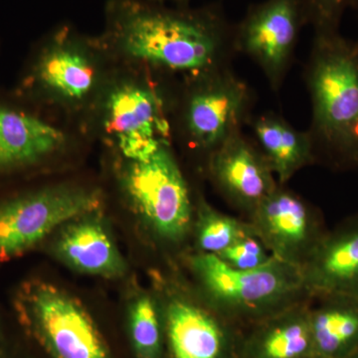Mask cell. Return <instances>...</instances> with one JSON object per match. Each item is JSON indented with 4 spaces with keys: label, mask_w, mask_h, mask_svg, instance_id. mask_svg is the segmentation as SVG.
I'll use <instances>...</instances> for the list:
<instances>
[{
    "label": "cell",
    "mask_w": 358,
    "mask_h": 358,
    "mask_svg": "<svg viewBox=\"0 0 358 358\" xmlns=\"http://www.w3.org/2000/svg\"><path fill=\"white\" fill-rule=\"evenodd\" d=\"M226 265L237 270H253L268 263L273 256L257 236L240 240L217 255Z\"/></svg>",
    "instance_id": "603a6c76"
},
{
    "label": "cell",
    "mask_w": 358,
    "mask_h": 358,
    "mask_svg": "<svg viewBox=\"0 0 358 358\" xmlns=\"http://www.w3.org/2000/svg\"><path fill=\"white\" fill-rule=\"evenodd\" d=\"M197 294L219 317L252 326L271 315L310 300L300 267L273 257L253 270H237L217 256L192 254L188 259Z\"/></svg>",
    "instance_id": "5b68a950"
},
{
    "label": "cell",
    "mask_w": 358,
    "mask_h": 358,
    "mask_svg": "<svg viewBox=\"0 0 358 358\" xmlns=\"http://www.w3.org/2000/svg\"><path fill=\"white\" fill-rule=\"evenodd\" d=\"M176 80L115 65L83 124L115 157L148 154L173 143L171 103Z\"/></svg>",
    "instance_id": "277c9868"
},
{
    "label": "cell",
    "mask_w": 358,
    "mask_h": 358,
    "mask_svg": "<svg viewBox=\"0 0 358 358\" xmlns=\"http://www.w3.org/2000/svg\"><path fill=\"white\" fill-rule=\"evenodd\" d=\"M306 26L313 33L339 31L350 0H300Z\"/></svg>",
    "instance_id": "7402d4cb"
},
{
    "label": "cell",
    "mask_w": 358,
    "mask_h": 358,
    "mask_svg": "<svg viewBox=\"0 0 358 358\" xmlns=\"http://www.w3.org/2000/svg\"><path fill=\"white\" fill-rule=\"evenodd\" d=\"M162 305L169 358H240L234 326L199 296L171 292Z\"/></svg>",
    "instance_id": "7c38bea8"
},
{
    "label": "cell",
    "mask_w": 358,
    "mask_h": 358,
    "mask_svg": "<svg viewBox=\"0 0 358 358\" xmlns=\"http://www.w3.org/2000/svg\"><path fill=\"white\" fill-rule=\"evenodd\" d=\"M303 69L312 117L307 129L317 164L358 171V40L313 33Z\"/></svg>",
    "instance_id": "7a4b0ae2"
},
{
    "label": "cell",
    "mask_w": 358,
    "mask_h": 358,
    "mask_svg": "<svg viewBox=\"0 0 358 358\" xmlns=\"http://www.w3.org/2000/svg\"><path fill=\"white\" fill-rule=\"evenodd\" d=\"M234 32L218 2L190 7L108 0L98 37L115 65L180 80L232 68Z\"/></svg>",
    "instance_id": "6da1fadb"
},
{
    "label": "cell",
    "mask_w": 358,
    "mask_h": 358,
    "mask_svg": "<svg viewBox=\"0 0 358 358\" xmlns=\"http://www.w3.org/2000/svg\"><path fill=\"white\" fill-rule=\"evenodd\" d=\"M313 358H345L358 352V300L322 296L310 301Z\"/></svg>",
    "instance_id": "d6986e66"
},
{
    "label": "cell",
    "mask_w": 358,
    "mask_h": 358,
    "mask_svg": "<svg viewBox=\"0 0 358 358\" xmlns=\"http://www.w3.org/2000/svg\"><path fill=\"white\" fill-rule=\"evenodd\" d=\"M159 3L169 4V6H188L189 0H152Z\"/></svg>",
    "instance_id": "cb8c5ba5"
},
{
    "label": "cell",
    "mask_w": 358,
    "mask_h": 358,
    "mask_svg": "<svg viewBox=\"0 0 358 358\" xmlns=\"http://www.w3.org/2000/svg\"><path fill=\"white\" fill-rule=\"evenodd\" d=\"M271 255L303 267L327 232L317 207L279 185L248 216Z\"/></svg>",
    "instance_id": "8fae6325"
},
{
    "label": "cell",
    "mask_w": 358,
    "mask_h": 358,
    "mask_svg": "<svg viewBox=\"0 0 358 358\" xmlns=\"http://www.w3.org/2000/svg\"><path fill=\"white\" fill-rule=\"evenodd\" d=\"M115 67L98 36L60 25L33 49L14 96L34 109L57 110L83 122Z\"/></svg>",
    "instance_id": "3957f363"
},
{
    "label": "cell",
    "mask_w": 358,
    "mask_h": 358,
    "mask_svg": "<svg viewBox=\"0 0 358 358\" xmlns=\"http://www.w3.org/2000/svg\"><path fill=\"white\" fill-rule=\"evenodd\" d=\"M103 194L78 185L45 186L0 201V262L24 255L58 228L101 210Z\"/></svg>",
    "instance_id": "9c48e42d"
},
{
    "label": "cell",
    "mask_w": 358,
    "mask_h": 358,
    "mask_svg": "<svg viewBox=\"0 0 358 358\" xmlns=\"http://www.w3.org/2000/svg\"><path fill=\"white\" fill-rule=\"evenodd\" d=\"M205 169L221 196L247 216L279 185L262 152L243 131L209 155Z\"/></svg>",
    "instance_id": "5bb4252c"
},
{
    "label": "cell",
    "mask_w": 358,
    "mask_h": 358,
    "mask_svg": "<svg viewBox=\"0 0 358 358\" xmlns=\"http://www.w3.org/2000/svg\"><path fill=\"white\" fill-rule=\"evenodd\" d=\"M350 7L355 9V10L358 13V0H350Z\"/></svg>",
    "instance_id": "d4e9b609"
},
{
    "label": "cell",
    "mask_w": 358,
    "mask_h": 358,
    "mask_svg": "<svg viewBox=\"0 0 358 358\" xmlns=\"http://www.w3.org/2000/svg\"><path fill=\"white\" fill-rule=\"evenodd\" d=\"M254 90L232 68L176 80L171 131L186 150L203 157L243 131L253 117Z\"/></svg>",
    "instance_id": "8992f818"
},
{
    "label": "cell",
    "mask_w": 358,
    "mask_h": 358,
    "mask_svg": "<svg viewBox=\"0 0 358 358\" xmlns=\"http://www.w3.org/2000/svg\"><path fill=\"white\" fill-rule=\"evenodd\" d=\"M129 327L138 358L162 357L166 343L164 310L154 296L143 293L136 296L129 306Z\"/></svg>",
    "instance_id": "44dd1931"
},
{
    "label": "cell",
    "mask_w": 358,
    "mask_h": 358,
    "mask_svg": "<svg viewBox=\"0 0 358 358\" xmlns=\"http://www.w3.org/2000/svg\"><path fill=\"white\" fill-rule=\"evenodd\" d=\"M305 26L300 0H262L250 6L235 23V50L258 66L278 93L293 65Z\"/></svg>",
    "instance_id": "30bf717a"
},
{
    "label": "cell",
    "mask_w": 358,
    "mask_h": 358,
    "mask_svg": "<svg viewBox=\"0 0 358 358\" xmlns=\"http://www.w3.org/2000/svg\"><path fill=\"white\" fill-rule=\"evenodd\" d=\"M0 358H6V357H2V355H0Z\"/></svg>",
    "instance_id": "4316f807"
},
{
    "label": "cell",
    "mask_w": 358,
    "mask_h": 358,
    "mask_svg": "<svg viewBox=\"0 0 358 358\" xmlns=\"http://www.w3.org/2000/svg\"><path fill=\"white\" fill-rule=\"evenodd\" d=\"M70 134L14 96L0 98V174L38 166L70 147Z\"/></svg>",
    "instance_id": "4fadbf2b"
},
{
    "label": "cell",
    "mask_w": 358,
    "mask_h": 358,
    "mask_svg": "<svg viewBox=\"0 0 358 358\" xmlns=\"http://www.w3.org/2000/svg\"><path fill=\"white\" fill-rule=\"evenodd\" d=\"M122 196L157 239L182 244L192 234L195 204L173 143L136 157H115Z\"/></svg>",
    "instance_id": "52a82bcc"
},
{
    "label": "cell",
    "mask_w": 358,
    "mask_h": 358,
    "mask_svg": "<svg viewBox=\"0 0 358 358\" xmlns=\"http://www.w3.org/2000/svg\"><path fill=\"white\" fill-rule=\"evenodd\" d=\"M192 235L196 253L217 256L240 240L256 236V233L248 220L223 213L200 197L195 204Z\"/></svg>",
    "instance_id": "ffe728a7"
},
{
    "label": "cell",
    "mask_w": 358,
    "mask_h": 358,
    "mask_svg": "<svg viewBox=\"0 0 358 358\" xmlns=\"http://www.w3.org/2000/svg\"><path fill=\"white\" fill-rule=\"evenodd\" d=\"M100 211L65 224L54 243V253L73 270L98 277H122L127 266L103 224Z\"/></svg>",
    "instance_id": "2e32d148"
},
{
    "label": "cell",
    "mask_w": 358,
    "mask_h": 358,
    "mask_svg": "<svg viewBox=\"0 0 358 358\" xmlns=\"http://www.w3.org/2000/svg\"><path fill=\"white\" fill-rule=\"evenodd\" d=\"M13 305L26 333L52 358H112L91 315L64 289L29 280L16 292Z\"/></svg>",
    "instance_id": "ba28073f"
},
{
    "label": "cell",
    "mask_w": 358,
    "mask_h": 358,
    "mask_svg": "<svg viewBox=\"0 0 358 358\" xmlns=\"http://www.w3.org/2000/svg\"><path fill=\"white\" fill-rule=\"evenodd\" d=\"M301 271L308 298L358 300V214L327 230Z\"/></svg>",
    "instance_id": "9a60e30c"
},
{
    "label": "cell",
    "mask_w": 358,
    "mask_h": 358,
    "mask_svg": "<svg viewBox=\"0 0 358 358\" xmlns=\"http://www.w3.org/2000/svg\"><path fill=\"white\" fill-rule=\"evenodd\" d=\"M345 358H358V352L353 353V355H350V357H345Z\"/></svg>",
    "instance_id": "484cf974"
},
{
    "label": "cell",
    "mask_w": 358,
    "mask_h": 358,
    "mask_svg": "<svg viewBox=\"0 0 358 358\" xmlns=\"http://www.w3.org/2000/svg\"><path fill=\"white\" fill-rule=\"evenodd\" d=\"M248 127L252 140L267 160L279 185H287L301 169L317 164L308 131H299L278 113L268 110L254 115Z\"/></svg>",
    "instance_id": "ac0fdd59"
},
{
    "label": "cell",
    "mask_w": 358,
    "mask_h": 358,
    "mask_svg": "<svg viewBox=\"0 0 358 358\" xmlns=\"http://www.w3.org/2000/svg\"><path fill=\"white\" fill-rule=\"evenodd\" d=\"M310 301L252 324L240 338V358H313Z\"/></svg>",
    "instance_id": "e0dca14e"
}]
</instances>
